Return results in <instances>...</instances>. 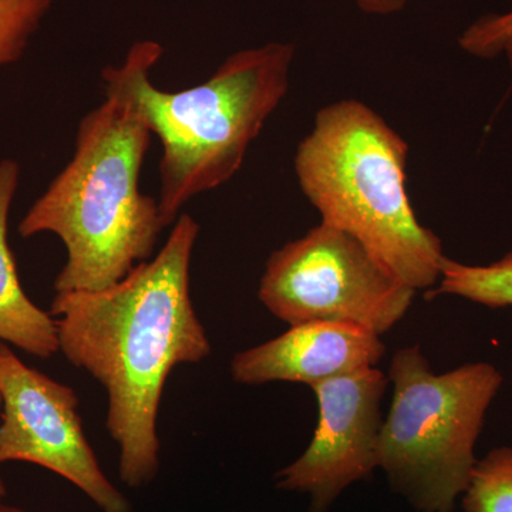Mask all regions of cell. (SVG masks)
<instances>
[{"mask_svg":"<svg viewBox=\"0 0 512 512\" xmlns=\"http://www.w3.org/2000/svg\"><path fill=\"white\" fill-rule=\"evenodd\" d=\"M0 396V464H36L79 488L101 512H131L86 439L72 387L26 366L0 342Z\"/></svg>","mask_w":512,"mask_h":512,"instance_id":"cell-7","label":"cell"},{"mask_svg":"<svg viewBox=\"0 0 512 512\" xmlns=\"http://www.w3.org/2000/svg\"><path fill=\"white\" fill-rule=\"evenodd\" d=\"M163 56L141 40L119 66L103 70L104 101L79 123L76 148L19 224L20 237L50 232L67 258L55 291H100L146 262L165 228L157 200L140 190L150 148L143 87Z\"/></svg>","mask_w":512,"mask_h":512,"instance_id":"cell-2","label":"cell"},{"mask_svg":"<svg viewBox=\"0 0 512 512\" xmlns=\"http://www.w3.org/2000/svg\"><path fill=\"white\" fill-rule=\"evenodd\" d=\"M56 0H0V66L19 60Z\"/></svg>","mask_w":512,"mask_h":512,"instance_id":"cell-13","label":"cell"},{"mask_svg":"<svg viewBox=\"0 0 512 512\" xmlns=\"http://www.w3.org/2000/svg\"><path fill=\"white\" fill-rule=\"evenodd\" d=\"M295 46L271 42L225 59L207 82L164 92L143 87L144 114L160 138V208L165 228L192 198L228 183L289 89Z\"/></svg>","mask_w":512,"mask_h":512,"instance_id":"cell-4","label":"cell"},{"mask_svg":"<svg viewBox=\"0 0 512 512\" xmlns=\"http://www.w3.org/2000/svg\"><path fill=\"white\" fill-rule=\"evenodd\" d=\"M466 512H512V447H498L477 461L461 495Z\"/></svg>","mask_w":512,"mask_h":512,"instance_id":"cell-12","label":"cell"},{"mask_svg":"<svg viewBox=\"0 0 512 512\" xmlns=\"http://www.w3.org/2000/svg\"><path fill=\"white\" fill-rule=\"evenodd\" d=\"M198 234L191 215H178L156 258L109 288L56 293L50 309L60 352L106 389L107 430L119 446L120 480L131 488L160 471L157 421L168 377L211 355L190 291Z\"/></svg>","mask_w":512,"mask_h":512,"instance_id":"cell-1","label":"cell"},{"mask_svg":"<svg viewBox=\"0 0 512 512\" xmlns=\"http://www.w3.org/2000/svg\"><path fill=\"white\" fill-rule=\"evenodd\" d=\"M427 292L458 296L491 309L512 308V252L488 265H467L446 258L439 284Z\"/></svg>","mask_w":512,"mask_h":512,"instance_id":"cell-11","label":"cell"},{"mask_svg":"<svg viewBox=\"0 0 512 512\" xmlns=\"http://www.w3.org/2000/svg\"><path fill=\"white\" fill-rule=\"evenodd\" d=\"M409 144L362 101L320 109L295 154L299 187L322 222L357 239L414 291L439 284L441 239L417 220L407 194Z\"/></svg>","mask_w":512,"mask_h":512,"instance_id":"cell-3","label":"cell"},{"mask_svg":"<svg viewBox=\"0 0 512 512\" xmlns=\"http://www.w3.org/2000/svg\"><path fill=\"white\" fill-rule=\"evenodd\" d=\"M414 296L357 239L325 222L272 252L258 291L288 325L350 323L379 336L406 316Z\"/></svg>","mask_w":512,"mask_h":512,"instance_id":"cell-6","label":"cell"},{"mask_svg":"<svg viewBox=\"0 0 512 512\" xmlns=\"http://www.w3.org/2000/svg\"><path fill=\"white\" fill-rule=\"evenodd\" d=\"M389 414L380 431L379 468L419 512H453L477 464L485 416L503 386L491 363L434 373L419 345L390 362Z\"/></svg>","mask_w":512,"mask_h":512,"instance_id":"cell-5","label":"cell"},{"mask_svg":"<svg viewBox=\"0 0 512 512\" xmlns=\"http://www.w3.org/2000/svg\"><path fill=\"white\" fill-rule=\"evenodd\" d=\"M389 377L377 367L312 386L318 426L305 453L276 474V487L311 497L309 512H329L340 494L379 468L382 403Z\"/></svg>","mask_w":512,"mask_h":512,"instance_id":"cell-8","label":"cell"},{"mask_svg":"<svg viewBox=\"0 0 512 512\" xmlns=\"http://www.w3.org/2000/svg\"><path fill=\"white\" fill-rule=\"evenodd\" d=\"M0 410H2V396H0ZM6 494H8V490H6V485L3 483L2 478H0V501L6 497Z\"/></svg>","mask_w":512,"mask_h":512,"instance_id":"cell-16","label":"cell"},{"mask_svg":"<svg viewBox=\"0 0 512 512\" xmlns=\"http://www.w3.org/2000/svg\"><path fill=\"white\" fill-rule=\"evenodd\" d=\"M458 46L478 59L504 56L512 73V10L481 16L461 33Z\"/></svg>","mask_w":512,"mask_h":512,"instance_id":"cell-14","label":"cell"},{"mask_svg":"<svg viewBox=\"0 0 512 512\" xmlns=\"http://www.w3.org/2000/svg\"><path fill=\"white\" fill-rule=\"evenodd\" d=\"M19 174L16 161H0V342L46 359L60 352L56 319L23 291L8 241L9 214Z\"/></svg>","mask_w":512,"mask_h":512,"instance_id":"cell-10","label":"cell"},{"mask_svg":"<svg viewBox=\"0 0 512 512\" xmlns=\"http://www.w3.org/2000/svg\"><path fill=\"white\" fill-rule=\"evenodd\" d=\"M384 353L386 346L372 330L350 323H299L278 338L237 353L231 375L247 386L292 382L312 387L377 367Z\"/></svg>","mask_w":512,"mask_h":512,"instance_id":"cell-9","label":"cell"},{"mask_svg":"<svg viewBox=\"0 0 512 512\" xmlns=\"http://www.w3.org/2000/svg\"><path fill=\"white\" fill-rule=\"evenodd\" d=\"M0 512H26V511L20 510V508L13 507V505H6L3 503H0Z\"/></svg>","mask_w":512,"mask_h":512,"instance_id":"cell-17","label":"cell"},{"mask_svg":"<svg viewBox=\"0 0 512 512\" xmlns=\"http://www.w3.org/2000/svg\"><path fill=\"white\" fill-rule=\"evenodd\" d=\"M352 2L369 15L389 16L402 12L410 0H352Z\"/></svg>","mask_w":512,"mask_h":512,"instance_id":"cell-15","label":"cell"}]
</instances>
